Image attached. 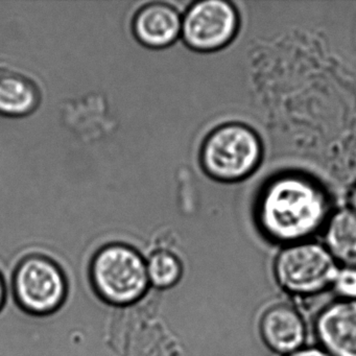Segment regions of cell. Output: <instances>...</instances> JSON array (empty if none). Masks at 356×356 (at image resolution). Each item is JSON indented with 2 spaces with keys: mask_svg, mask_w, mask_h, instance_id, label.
Returning <instances> with one entry per match:
<instances>
[{
  "mask_svg": "<svg viewBox=\"0 0 356 356\" xmlns=\"http://www.w3.org/2000/svg\"><path fill=\"white\" fill-rule=\"evenodd\" d=\"M321 243L339 266H356V212L348 206H337L327 220Z\"/></svg>",
  "mask_w": 356,
  "mask_h": 356,
  "instance_id": "8fae6325",
  "label": "cell"
},
{
  "mask_svg": "<svg viewBox=\"0 0 356 356\" xmlns=\"http://www.w3.org/2000/svg\"><path fill=\"white\" fill-rule=\"evenodd\" d=\"M241 10L227 0L193 3L182 18L181 37L197 53H216L231 44L241 29Z\"/></svg>",
  "mask_w": 356,
  "mask_h": 356,
  "instance_id": "8992f818",
  "label": "cell"
},
{
  "mask_svg": "<svg viewBox=\"0 0 356 356\" xmlns=\"http://www.w3.org/2000/svg\"><path fill=\"white\" fill-rule=\"evenodd\" d=\"M40 89L26 74L7 67H0V115L24 118L40 105Z\"/></svg>",
  "mask_w": 356,
  "mask_h": 356,
  "instance_id": "30bf717a",
  "label": "cell"
},
{
  "mask_svg": "<svg viewBox=\"0 0 356 356\" xmlns=\"http://www.w3.org/2000/svg\"><path fill=\"white\" fill-rule=\"evenodd\" d=\"M266 156V145L255 127L231 120L216 127L200 149V164L218 182L238 183L257 172Z\"/></svg>",
  "mask_w": 356,
  "mask_h": 356,
  "instance_id": "7a4b0ae2",
  "label": "cell"
},
{
  "mask_svg": "<svg viewBox=\"0 0 356 356\" xmlns=\"http://www.w3.org/2000/svg\"><path fill=\"white\" fill-rule=\"evenodd\" d=\"M89 276L97 295L118 307L140 301L151 286L145 258L122 243H110L99 250L91 261Z\"/></svg>",
  "mask_w": 356,
  "mask_h": 356,
  "instance_id": "3957f363",
  "label": "cell"
},
{
  "mask_svg": "<svg viewBox=\"0 0 356 356\" xmlns=\"http://www.w3.org/2000/svg\"><path fill=\"white\" fill-rule=\"evenodd\" d=\"M285 356H330L318 345H306L301 349Z\"/></svg>",
  "mask_w": 356,
  "mask_h": 356,
  "instance_id": "5bb4252c",
  "label": "cell"
},
{
  "mask_svg": "<svg viewBox=\"0 0 356 356\" xmlns=\"http://www.w3.org/2000/svg\"><path fill=\"white\" fill-rule=\"evenodd\" d=\"M339 264L320 241L280 248L273 262L278 286L295 299H310L330 291Z\"/></svg>",
  "mask_w": 356,
  "mask_h": 356,
  "instance_id": "277c9868",
  "label": "cell"
},
{
  "mask_svg": "<svg viewBox=\"0 0 356 356\" xmlns=\"http://www.w3.org/2000/svg\"><path fill=\"white\" fill-rule=\"evenodd\" d=\"M6 299H7V289H6L5 281L0 275V310L5 306Z\"/></svg>",
  "mask_w": 356,
  "mask_h": 356,
  "instance_id": "2e32d148",
  "label": "cell"
},
{
  "mask_svg": "<svg viewBox=\"0 0 356 356\" xmlns=\"http://www.w3.org/2000/svg\"><path fill=\"white\" fill-rule=\"evenodd\" d=\"M330 291L337 299L356 300V266H339Z\"/></svg>",
  "mask_w": 356,
  "mask_h": 356,
  "instance_id": "4fadbf2b",
  "label": "cell"
},
{
  "mask_svg": "<svg viewBox=\"0 0 356 356\" xmlns=\"http://www.w3.org/2000/svg\"><path fill=\"white\" fill-rule=\"evenodd\" d=\"M259 333L264 345L280 356L307 345L305 318L293 304L276 303L264 309L259 318Z\"/></svg>",
  "mask_w": 356,
  "mask_h": 356,
  "instance_id": "ba28073f",
  "label": "cell"
},
{
  "mask_svg": "<svg viewBox=\"0 0 356 356\" xmlns=\"http://www.w3.org/2000/svg\"><path fill=\"white\" fill-rule=\"evenodd\" d=\"M67 283L63 270L49 258L32 255L18 264L12 278V298L33 316L57 312L66 299Z\"/></svg>",
  "mask_w": 356,
  "mask_h": 356,
  "instance_id": "5b68a950",
  "label": "cell"
},
{
  "mask_svg": "<svg viewBox=\"0 0 356 356\" xmlns=\"http://www.w3.org/2000/svg\"><path fill=\"white\" fill-rule=\"evenodd\" d=\"M316 345L330 356H356V300L335 299L314 318Z\"/></svg>",
  "mask_w": 356,
  "mask_h": 356,
  "instance_id": "52a82bcc",
  "label": "cell"
},
{
  "mask_svg": "<svg viewBox=\"0 0 356 356\" xmlns=\"http://www.w3.org/2000/svg\"><path fill=\"white\" fill-rule=\"evenodd\" d=\"M147 276L151 286L168 289L175 286L182 276L180 260L168 251H157L147 259Z\"/></svg>",
  "mask_w": 356,
  "mask_h": 356,
  "instance_id": "7c38bea8",
  "label": "cell"
},
{
  "mask_svg": "<svg viewBox=\"0 0 356 356\" xmlns=\"http://www.w3.org/2000/svg\"><path fill=\"white\" fill-rule=\"evenodd\" d=\"M182 17L168 3H151L135 14L132 32L143 47L159 49L170 47L180 37Z\"/></svg>",
  "mask_w": 356,
  "mask_h": 356,
  "instance_id": "9c48e42d",
  "label": "cell"
},
{
  "mask_svg": "<svg viewBox=\"0 0 356 356\" xmlns=\"http://www.w3.org/2000/svg\"><path fill=\"white\" fill-rule=\"evenodd\" d=\"M335 193L305 168L277 170L260 185L253 203L258 232L282 248L321 235L335 208Z\"/></svg>",
  "mask_w": 356,
  "mask_h": 356,
  "instance_id": "6da1fadb",
  "label": "cell"
},
{
  "mask_svg": "<svg viewBox=\"0 0 356 356\" xmlns=\"http://www.w3.org/2000/svg\"><path fill=\"white\" fill-rule=\"evenodd\" d=\"M343 205L348 206L356 212V180L347 189L343 195Z\"/></svg>",
  "mask_w": 356,
  "mask_h": 356,
  "instance_id": "9a60e30c",
  "label": "cell"
}]
</instances>
